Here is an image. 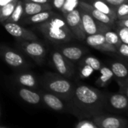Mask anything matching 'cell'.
Here are the masks:
<instances>
[{
  "label": "cell",
  "mask_w": 128,
  "mask_h": 128,
  "mask_svg": "<svg viewBox=\"0 0 128 128\" xmlns=\"http://www.w3.org/2000/svg\"><path fill=\"white\" fill-rule=\"evenodd\" d=\"M105 92L86 85L75 87L71 100L68 102L70 112L80 119H90L104 111Z\"/></svg>",
  "instance_id": "obj_1"
},
{
  "label": "cell",
  "mask_w": 128,
  "mask_h": 128,
  "mask_svg": "<svg viewBox=\"0 0 128 128\" xmlns=\"http://www.w3.org/2000/svg\"><path fill=\"white\" fill-rule=\"evenodd\" d=\"M38 29L47 38L54 42H70L74 37L66 20L57 14L40 24Z\"/></svg>",
  "instance_id": "obj_2"
},
{
  "label": "cell",
  "mask_w": 128,
  "mask_h": 128,
  "mask_svg": "<svg viewBox=\"0 0 128 128\" xmlns=\"http://www.w3.org/2000/svg\"><path fill=\"white\" fill-rule=\"evenodd\" d=\"M42 84L48 92L56 95L67 102L72 97L75 86L66 78L48 73L43 77Z\"/></svg>",
  "instance_id": "obj_3"
},
{
  "label": "cell",
  "mask_w": 128,
  "mask_h": 128,
  "mask_svg": "<svg viewBox=\"0 0 128 128\" xmlns=\"http://www.w3.org/2000/svg\"><path fill=\"white\" fill-rule=\"evenodd\" d=\"M104 111L114 114H128V99L119 91L105 93Z\"/></svg>",
  "instance_id": "obj_4"
},
{
  "label": "cell",
  "mask_w": 128,
  "mask_h": 128,
  "mask_svg": "<svg viewBox=\"0 0 128 128\" xmlns=\"http://www.w3.org/2000/svg\"><path fill=\"white\" fill-rule=\"evenodd\" d=\"M90 120L99 128H126L128 120L118 114L102 112L98 114Z\"/></svg>",
  "instance_id": "obj_5"
},
{
  "label": "cell",
  "mask_w": 128,
  "mask_h": 128,
  "mask_svg": "<svg viewBox=\"0 0 128 128\" xmlns=\"http://www.w3.org/2000/svg\"><path fill=\"white\" fill-rule=\"evenodd\" d=\"M63 16L73 36L80 41L85 40L87 35L83 29L79 8H77Z\"/></svg>",
  "instance_id": "obj_6"
},
{
  "label": "cell",
  "mask_w": 128,
  "mask_h": 128,
  "mask_svg": "<svg viewBox=\"0 0 128 128\" xmlns=\"http://www.w3.org/2000/svg\"><path fill=\"white\" fill-rule=\"evenodd\" d=\"M78 8L81 14L83 29L87 36L97 33H103L106 30L112 28L94 19L89 13H88L82 8L79 7Z\"/></svg>",
  "instance_id": "obj_7"
},
{
  "label": "cell",
  "mask_w": 128,
  "mask_h": 128,
  "mask_svg": "<svg viewBox=\"0 0 128 128\" xmlns=\"http://www.w3.org/2000/svg\"><path fill=\"white\" fill-rule=\"evenodd\" d=\"M52 62L57 72L64 78H70L75 73L73 63L59 51L52 53Z\"/></svg>",
  "instance_id": "obj_8"
},
{
  "label": "cell",
  "mask_w": 128,
  "mask_h": 128,
  "mask_svg": "<svg viewBox=\"0 0 128 128\" xmlns=\"http://www.w3.org/2000/svg\"><path fill=\"white\" fill-rule=\"evenodd\" d=\"M22 49L36 62H40L46 55V49L42 44L36 41H22L20 42Z\"/></svg>",
  "instance_id": "obj_9"
},
{
  "label": "cell",
  "mask_w": 128,
  "mask_h": 128,
  "mask_svg": "<svg viewBox=\"0 0 128 128\" xmlns=\"http://www.w3.org/2000/svg\"><path fill=\"white\" fill-rule=\"evenodd\" d=\"M40 95L42 97V101L49 108L56 112H70L69 103L57 96L56 95L48 91L41 92Z\"/></svg>",
  "instance_id": "obj_10"
},
{
  "label": "cell",
  "mask_w": 128,
  "mask_h": 128,
  "mask_svg": "<svg viewBox=\"0 0 128 128\" xmlns=\"http://www.w3.org/2000/svg\"><path fill=\"white\" fill-rule=\"evenodd\" d=\"M2 24L6 30L14 38L24 41H36L38 39L36 35L33 32L24 28L17 23L4 22Z\"/></svg>",
  "instance_id": "obj_11"
},
{
  "label": "cell",
  "mask_w": 128,
  "mask_h": 128,
  "mask_svg": "<svg viewBox=\"0 0 128 128\" xmlns=\"http://www.w3.org/2000/svg\"><path fill=\"white\" fill-rule=\"evenodd\" d=\"M85 41L88 45L97 50L106 53H117V48L106 42L102 33L87 36Z\"/></svg>",
  "instance_id": "obj_12"
},
{
  "label": "cell",
  "mask_w": 128,
  "mask_h": 128,
  "mask_svg": "<svg viewBox=\"0 0 128 128\" xmlns=\"http://www.w3.org/2000/svg\"><path fill=\"white\" fill-rule=\"evenodd\" d=\"M78 7L82 8L83 10H84L88 13H89L96 20H98L112 28L114 26L115 20H112L111 18H109L108 15L105 14L104 13L96 9L94 6H92L90 3L84 1V0H80L78 2Z\"/></svg>",
  "instance_id": "obj_13"
},
{
  "label": "cell",
  "mask_w": 128,
  "mask_h": 128,
  "mask_svg": "<svg viewBox=\"0 0 128 128\" xmlns=\"http://www.w3.org/2000/svg\"><path fill=\"white\" fill-rule=\"evenodd\" d=\"M0 55L2 56L5 62L12 67L20 68L26 64L23 56L11 48L2 47L0 48Z\"/></svg>",
  "instance_id": "obj_14"
},
{
  "label": "cell",
  "mask_w": 128,
  "mask_h": 128,
  "mask_svg": "<svg viewBox=\"0 0 128 128\" xmlns=\"http://www.w3.org/2000/svg\"><path fill=\"white\" fill-rule=\"evenodd\" d=\"M110 69L112 70L114 79L118 84L125 82L128 80V66L121 61H113L110 63Z\"/></svg>",
  "instance_id": "obj_15"
},
{
  "label": "cell",
  "mask_w": 128,
  "mask_h": 128,
  "mask_svg": "<svg viewBox=\"0 0 128 128\" xmlns=\"http://www.w3.org/2000/svg\"><path fill=\"white\" fill-rule=\"evenodd\" d=\"M18 94L24 102L30 105H38L42 102L40 93L36 92L32 89L22 87L18 89Z\"/></svg>",
  "instance_id": "obj_16"
},
{
  "label": "cell",
  "mask_w": 128,
  "mask_h": 128,
  "mask_svg": "<svg viewBox=\"0 0 128 128\" xmlns=\"http://www.w3.org/2000/svg\"><path fill=\"white\" fill-rule=\"evenodd\" d=\"M24 2V14L23 16L24 18L38 14L42 12L52 10L53 7L51 4H38L35 2Z\"/></svg>",
  "instance_id": "obj_17"
},
{
  "label": "cell",
  "mask_w": 128,
  "mask_h": 128,
  "mask_svg": "<svg viewBox=\"0 0 128 128\" xmlns=\"http://www.w3.org/2000/svg\"><path fill=\"white\" fill-rule=\"evenodd\" d=\"M60 53L68 60L72 61H76L81 60L84 56L85 50L80 47L66 46L61 48Z\"/></svg>",
  "instance_id": "obj_18"
},
{
  "label": "cell",
  "mask_w": 128,
  "mask_h": 128,
  "mask_svg": "<svg viewBox=\"0 0 128 128\" xmlns=\"http://www.w3.org/2000/svg\"><path fill=\"white\" fill-rule=\"evenodd\" d=\"M56 14L52 10L42 12L38 14L26 17V18H24V23L28 24H40L48 21Z\"/></svg>",
  "instance_id": "obj_19"
},
{
  "label": "cell",
  "mask_w": 128,
  "mask_h": 128,
  "mask_svg": "<svg viewBox=\"0 0 128 128\" xmlns=\"http://www.w3.org/2000/svg\"><path fill=\"white\" fill-rule=\"evenodd\" d=\"M100 76L96 81V84L100 88H106L114 79V75L110 69L106 66L102 65L100 70H99Z\"/></svg>",
  "instance_id": "obj_20"
},
{
  "label": "cell",
  "mask_w": 128,
  "mask_h": 128,
  "mask_svg": "<svg viewBox=\"0 0 128 128\" xmlns=\"http://www.w3.org/2000/svg\"><path fill=\"white\" fill-rule=\"evenodd\" d=\"M15 80L21 86L30 89H36L38 86L36 77L30 72H24L18 75Z\"/></svg>",
  "instance_id": "obj_21"
},
{
  "label": "cell",
  "mask_w": 128,
  "mask_h": 128,
  "mask_svg": "<svg viewBox=\"0 0 128 128\" xmlns=\"http://www.w3.org/2000/svg\"><path fill=\"white\" fill-rule=\"evenodd\" d=\"M88 2L90 3L92 6H94L96 9L108 15L112 20H117L114 8L106 3L105 2L102 1V0H88Z\"/></svg>",
  "instance_id": "obj_22"
},
{
  "label": "cell",
  "mask_w": 128,
  "mask_h": 128,
  "mask_svg": "<svg viewBox=\"0 0 128 128\" xmlns=\"http://www.w3.org/2000/svg\"><path fill=\"white\" fill-rule=\"evenodd\" d=\"M18 1V0H14V1L0 8V22L4 23L8 20V19L10 18L14 12Z\"/></svg>",
  "instance_id": "obj_23"
},
{
  "label": "cell",
  "mask_w": 128,
  "mask_h": 128,
  "mask_svg": "<svg viewBox=\"0 0 128 128\" xmlns=\"http://www.w3.org/2000/svg\"><path fill=\"white\" fill-rule=\"evenodd\" d=\"M103 36L106 40V42L110 44L111 45L114 46L115 48H118V47L121 44V41L118 35V33L112 30V28L106 30L103 33Z\"/></svg>",
  "instance_id": "obj_24"
},
{
  "label": "cell",
  "mask_w": 128,
  "mask_h": 128,
  "mask_svg": "<svg viewBox=\"0 0 128 128\" xmlns=\"http://www.w3.org/2000/svg\"><path fill=\"white\" fill-rule=\"evenodd\" d=\"M23 14H24V2L22 0H18L13 13L12 14V15L10 16V18L8 19L6 22L18 24V22H19L21 20Z\"/></svg>",
  "instance_id": "obj_25"
},
{
  "label": "cell",
  "mask_w": 128,
  "mask_h": 128,
  "mask_svg": "<svg viewBox=\"0 0 128 128\" xmlns=\"http://www.w3.org/2000/svg\"><path fill=\"white\" fill-rule=\"evenodd\" d=\"M83 63L85 64V65L90 66L94 71H99L102 66V64L100 60L92 56H86L83 60Z\"/></svg>",
  "instance_id": "obj_26"
},
{
  "label": "cell",
  "mask_w": 128,
  "mask_h": 128,
  "mask_svg": "<svg viewBox=\"0 0 128 128\" xmlns=\"http://www.w3.org/2000/svg\"><path fill=\"white\" fill-rule=\"evenodd\" d=\"M114 10L117 20L126 18V17L128 15V2L119 5L114 8Z\"/></svg>",
  "instance_id": "obj_27"
},
{
  "label": "cell",
  "mask_w": 128,
  "mask_h": 128,
  "mask_svg": "<svg viewBox=\"0 0 128 128\" xmlns=\"http://www.w3.org/2000/svg\"><path fill=\"white\" fill-rule=\"evenodd\" d=\"M80 0H66L64 6L61 10L63 15L66 14L78 8V2Z\"/></svg>",
  "instance_id": "obj_28"
},
{
  "label": "cell",
  "mask_w": 128,
  "mask_h": 128,
  "mask_svg": "<svg viewBox=\"0 0 128 128\" xmlns=\"http://www.w3.org/2000/svg\"><path fill=\"white\" fill-rule=\"evenodd\" d=\"M114 31L118 33L120 41L124 44H128V28L114 25Z\"/></svg>",
  "instance_id": "obj_29"
},
{
  "label": "cell",
  "mask_w": 128,
  "mask_h": 128,
  "mask_svg": "<svg viewBox=\"0 0 128 128\" xmlns=\"http://www.w3.org/2000/svg\"><path fill=\"white\" fill-rule=\"evenodd\" d=\"M75 128H99L90 119H82Z\"/></svg>",
  "instance_id": "obj_30"
},
{
  "label": "cell",
  "mask_w": 128,
  "mask_h": 128,
  "mask_svg": "<svg viewBox=\"0 0 128 128\" xmlns=\"http://www.w3.org/2000/svg\"><path fill=\"white\" fill-rule=\"evenodd\" d=\"M117 54L128 60V44L121 43V44L117 49Z\"/></svg>",
  "instance_id": "obj_31"
},
{
  "label": "cell",
  "mask_w": 128,
  "mask_h": 128,
  "mask_svg": "<svg viewBox=\"0 0 128 128\" xmlns=\"http://www.w3.org/2000/svg\"><path fill=\"white\" fill-rule=\"evenodd\" d=\"M94 71V70L90 66H88V65H85V64H84V66H83V68H82V70H81V77H82V78H88L89 76H90L93 74Z\"/></svg>",
  "instance_id": "obj_32"
},
{
  "label": "cell",
  "mask_w": 128,
  "mask_h": 128,
  "mask_svg": "<svg viewBox=\"0 0 128 128\" xmlns=\"http://www.w3.org/2000/svg\"><path fill=\"white\" fill-rule=\"evenodd\" d=\"M65 1L66 0H51L50 4L53 8L61 11L64 6V3H65Z\"/></svg>",
  "instance_id": "obj_33"
},
{
  "label": "cell",
  "mask_w": 128,
  "mask_h": 128,
  "mask_svg": "<svg viewBox=\"0 0 128 128\" xmlns=\"http://www.w3.org/2000/svg\"><path fill=\"white\" fill-rule=\"evenodd\" d=\"M102 1L105 2L106 3H107L108 5H109L112 8H115L119 5L124 3V2H128V0H102Z\"/></svg>",
  "instance_id": "obj_34"
},
{
  "label": "cell",
  "mask_w": 128,
  "mask_h": 128,
  "mask_svg": "<svg viewBox=\"0 0 128 128\" xmlns=\"http://www.w3.org/2000/svg\"><path fill=\"white\" fill-rule=\"evenodd\" d=\"M118 86H119V92L122 93L128 99V80L126 81L125 82L118 84Z\"/></svg>",
  "instance_id": "obj_35"
},
{
  "label": "cell",
  "mask_w": 128,
  "mask_h": 128,
  "mask_svg": "<svg viewBox=\"0 0 128 128\" xmlns=\"http://www.w3.org/2000/svg\"><path fill=\"white\" fill-rule=\"evenodd\" d=\"M114 25L128 28V18L120 19V20H116L115 22H114Z\"/></svg>",
  "instance_id": "obj_36"
},
{
  "label": "cell",
  "mask_w": 128,
  "mask_h": 128,
  "mask_svg": "<svg viewBox=\"0 0 128 128\" xmlns=\"http://www.w3.org/2000/svg\"><path fill=\"white\" fill-rule=\"evenodd\" d=\"M24 2H35V3H38V4H48L50 3L51 0H22Z\"/></svg>",
  "instance_id": "obj_37"
},
{
  "label": "cell",
  "mask_w": 128,
  "mask_h": 128,
  "mask_svg": "<svg viewBox=\"0 0 128 128\" xmlns=\"http://www.w3.org/2000/svg\"><path fill=\"white\" fill-rule=\"evenodd\" d=\"M12 1H14V0H0V8L7 5L8 3H9Z\"/></svg>",
  "instance_id": "obj_38"
},
{
  "label": "cell",
  "mask_w": 128,
  "mask_h": 128,
  "mask_svg": "<svg viewBox=\"0 0 128 128\" xmlns=\"http://www.w3.org/2000/svg\"><path fill=\"white\" fill-rule=\"evenodd\" d=\"M0 128H8L6 126H0Z\"/></svg>",
  "instance_id": "obj_39"
},
{
  "label": "cell",
  "mask_w": 128,
  "mask_h": 128,
  "mask_svg": "<svg viewBox=\"0 0 128 128\" xmlns=\"http://www.w3.org/2000/svg\"><path fill=\"white\" fill-rule=\"evenodd\" d=\"M126 128H128V122H127V124H126Z\"/></svg>",
  "instance_id": "obj_40"
},
{
  "label": "cell",
  "mask_w": 128,
  "mask_h": 128,
  "mask_svg": "<svg viewBox=\"0 0 128 128\" xmlns=\"http://www.w3.org/2000/svg\"><path fill=\"white\" fill-rule=\"evenodd\" d=\"M0 115H1V108H0Z\"/></svg>",
  "instance_id": "obj_41"
},
{
  "label": "cell",
  "mask_w": 128,
  "mask_h": 128,
  "mask_svg": "<svg viewBox=\"0 0 128 128\" xmlns=\"http://www.w3.org/2000/svg\"><path fill=\"white\" fill-rule=\"evenodd\" d=\"M126 18H128V15H127V16L126 17ZM126 18H124V19H126Z\"/></svg>",
  "instance_id": "obj_42"
}]
</instances>
